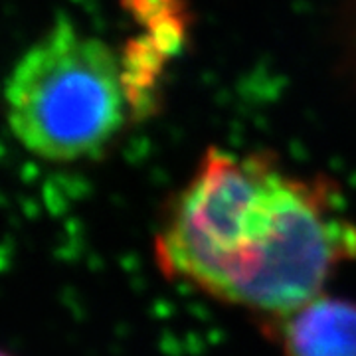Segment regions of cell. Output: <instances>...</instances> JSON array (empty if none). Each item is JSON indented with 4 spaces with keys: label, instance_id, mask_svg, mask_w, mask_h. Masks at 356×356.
<instances>
[{
    "label": "cell",
    "instance_id": "cell-3",
    "mask_svg": "<svg viewBox=\"0 0 356 356\" xmlns=\"http://www.w3.org/2000/svg\"><path fill=\"white\" fill-rule=\"evenodd\" d=\"M283 356H356V301L321 293L269 321Z\"/></svg>",
    "mask_w": 356,
    "mask_h": 356
},
{
    "label": "cell",
    "instance_id": "cell-4",
    "mask_svg": "<svg viewBox=\"0 0 356 356\" xmlns=\"http://www.w3.org/2000/svg\"><path fill=\"white\" fill-rule=\"evenodd\" d=\"M0 356H10V355H6V353H0Z\"/></svg>",
    "mask_w": 356,
    "mask_h": 356
},
{
    "label": "cell",
    "instance_id": "cell-1",
    "mask_svg": "<svg viewBox=\"0 0 356 356\" xmlns=\"http://www.w3.org/2000/svg\"><path fill=\"white\" fill-rule=\"evenodd\" d=\"M153 243L165 277L269 323L355 261L356 222L334 180L210 147L168 198Z\"/></svg>",
    "mask_w": 356,
    "mask_h": 356
},
{
    "label": "cell",
    "instance_id": "cell-2",
    "mask_svg": "<svg viewBox=\"0 0 356 356\" xmlns=\"http://www.w3.org/2000/svg\"><path fill=\"white\" fill-rule=\"evenodd\" d=\"M4 103L18 143L54 163L102 153L133 117L121 56L67 20L20 56Z\"/></svg>",
    "mask_w": 356,
    "mask_h": 356
}]
</instances>
